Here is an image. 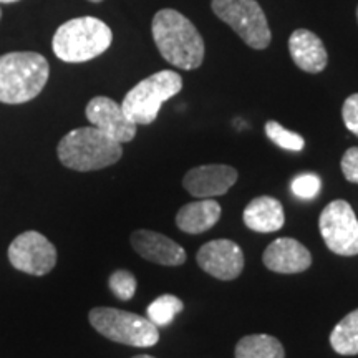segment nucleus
<instances>
[{
    "label": "nucleus",
    "instance_id": "b1692460",
    "mask_svg": "<svg viewBox=\"0 0 358 358\" xmlns=\"http://www.w3.org/2000/svg\"><path fill=\"white\" fill-rule=\"evenodd\" d=\"M342 118L348 131L358 136V93H353L343 101Z\"/></svg>",
    "mask_w": 358,
    "mask_h": 358
},
{
    "label": "nucleus",
    "instance_id": "4468645a",
    "mask_svg": "<svg viewBox=\"0 0 358 358\" xmlns=\"http://www.w3.org/2000/svg\"><path fill=\"white\" fill-rule=\"evenodd\" d=\"M131 245L146 261L159 266L176 267L186 262V250L168 236L150 229H138L131 234Z\"/></svg>",
    "mask_w": 358,
    "mask_h": 358
},
{
    "label": "nucleus",
    "instance_id": "393cba45",
    "mask_svg": "<svg viewBox=\"0 0 358 358\" xmlns=\"http://www.w3.org/2000/svg\"><path fill=\"white\" fill-rule=\"evenodd\" d=\"M340 168H342V173L347 181L358 185V146H353L345 151Z\"/></svg>",
    "mask_w": 358,
    "mask_h": 358
},
{
    "label": "nucleus",
    "instance_id": "20e7f679",
    "mask_svg": "<svg viewBox=\"0 0 358 358\" xmlns=\"http://www.w3.org/2000/svg\"><path fill=\"white\" fill-rule=\"evenodd\" d=\"M113 42V32L96 17H77L57 29L52 48L66 64H83L100 57Z\"/></svg>",
    "mask_w": 358,
    "mask_h": 358
},
{
    "label": "nucleus",
    "instance_id": "412c9836",
    "mask_svg": "<svg viewBox=\"0 0 358 358\" xmlns=\"http://www.w3.org/2000/svg\"><path fill=\"white\" fill-rule=\"evenodd\" d=\"M266 134L268 140L282 148V150L302 151L303 146H306V140H303L301 134L290 131V129L284 128L280 123L274 122V120L266 123Z\"/></svg>",
    "mask_w": 358,
    "mask_h": 358
},
{
    "label": "nucleus",
    "instance_id": "0eeeda50",
    "mask_svg": "<svg viewBox=\"0 0 358 358\" xmlns=\"http://www.w3.org/2000/svg\"><path fill=\"white\" fill-rule=\"evenodd\" d=\"M211 8L250 48L264 50L271 45V29L257 0H213Z\"/></svg>",
    "mask_w": 358,
    "mask_h": 358
},
{
    "label": "nucleus",
    "instance_id": "4be33fe9",
    "mask_svg": "<svg viewBox=\"0 0 358 358\" xmlns=\"http://www.w3.org/2000/svg\"><path fill=\"white\" fill-rule=\"evenodd\" d=\"M108 287L111 292L115 294L116 299L127 302V301H131L133 295L136 294L138 282H136V277H134L131 272L124 271V268H120V271H116L110 275Z\"/></svg>",
    "mask_w": 358,
    "mask_h": 358
},
{
    "label": "nucleus",
    "instance_id": "f257e3e1",
    "mask_svg": "<svg viewBox=\"0 0 358 358\" xmlns=\"http://www.w3.org/2000/svg\"><path fill=\"white\" fill-rule=\"evenodd\" d=\"M151 34L161 57L181 70H196L204 60V40L189 19L174 8L156 12Z\"/></svg>",
    "mask_w": 358,
    "mask_h": 358
},
{
    "label": "nucleus",
    "instance_id": "5701e85b",
    "mask_svg": "<svg viewBox=\"0 0 358 358\" xmlns=\"http://www.w3.org/2000/svg\"><path fill=\"white\" fill-rule=\"evenodd\" d=\"M292 192L302 201H312L319 196L322 189V179L317 174L306 173L297 176L292 181Z\"/></svg>",
    "mask_w": 358,
    "mask_h": 358
},
{
    "label": "nucleus",
    "instance_id": "ddd939ff",
    "mask_svg": "<svg viewBox=\"0 0 358 358\" xmlns=\"http://www.w3.org/2000/svg\"><path fill=\"white\" fill-rule=\"evenodd\" d=\"M262 262L277 274H301L312 266V254L297 239L280 237L267 245Z\"/></svg>",
    "mask_w": 358,
    "mask_h": 358
},
{
    "label": "nucleus",
    "instance_id": "1a4fd4ad",
    "mask_svg": "<svg viewBox=\"0 0 358 358\" xmlns=\"http://www.w3.org/2000/svg\"><path fill=\"white\" fill-rule=\"evenodd\" d=\"M8 262L13 268L30 275H47L57 264V249L38 231H27L8 245Z\"/></svg>",
    "mask_w": 358,
    "mask_h": 358
},
{
    "label": "nucleus",
    "instance_id": "a878e982",
    "mask_svg": "<svg viewBox=\"0 0 358 358\" xmlns=\"http://www.w3.org/2000/svg\"><path fill=\"white\" fill-rule=\"evenodd\" d=\"M13 2H19V0H0V3H13Z\"/></svg>",
    "mask_w": 358,
    "mask_h": 358
},
{
    "label": "nucleus",
    "instance_id": "c85d7f7f",
    "mask_svg": "<svg viewBox=\"0 0 358 358\" xmlns=\"http://www.w3.org/2000/svg\"><path fill=\"white\" fill-rule=\"evenodd\" d=\"M357 20H358V7H357Z\"/></svg>",
    "mask_w": 358,
    "mask_h": 358
},
{
    "label": "nucleus",
    "instance_id": "6e6552de",
    "mask_svg": "<svg viewBox=\"0 0 358 358\" xmlns=\"http://www.w3.org/2000/svg\"><path fill=\"white\" fill-rule=\"evenodd\" d=\"M319 229L325 245L334 254L345 257L358 254V219L347 201L335 199L325 206Z\"/></svg>",
    "mask_w": 358,
    "mask_h": 358
},
{
    "label": "nucleus",
    "instance_id": "cd10ccee",
    "mask_svg": "<svg viewBox=\"0 0 358 358\" xmlns=\"http://www.w3.org/2000/svg\"><path fill=\"white\" fill-rule=\"evenodd\" d=\"M90 2H93V3H100V2H103V0H90Z\"/></svg>",
    "mask_w": 358,
    "mask_h": 358
},
{
    "label": "nucleus",
    "instance_id": "f3484780",
    "mask_svg": "<svg viewBox=\"0 0 358 358\" xmlns=\"http://www.w3.org/2000/svg\"><path fill=\"white\" fill-rule=\"evenodd\" d=\"M221 213V206L214 199H198L179 209L176 226L186 234H203L216 226Z\"/></svg>",
    "mask_w": 358,
    "mask_h": 358
},
{
    "label": "nucleus",
    "instance_id": "a211bd4d",
    "mask_svg": "<svg viewBox=\"0 0 358 358\" xmlns=\"http://www.w3.org/2000/svg\"><path fill=\"white\" fill-rule=\"evenodd\" d=\"M234 355L236 358H285V350L272 335L254 334L237 342Z\"/></svg>",
    "mask_w": 358,
    "mask_h": 358
},
{
    "label": "nucleus",
    "instance_id": "423d86ee",
    "mask_svg": "<svg viewBox=\"0 0 358 358\" xmlns=\"http://www.w3.org/2000/svg\"><path fill=\"white\" fill-rule=\"evenodd\" d=\"M182 90L181 75L173 70H161L141 80L123 98L122 108L136 124H151L158 116L161 105L176 96Z\"/></svg>",
    "mask_w": 358,
    "mask_h": 358
},
{
    "label": "nucleus",
    "instance_id": "f8f14e48",
    "mask_svg": "<svg viewBox=\"0 0 358 358\" xmlns=\"http://www.w3.org/2000/svg\"><path fill=\"white\" fill-rule=\"evenodd\" d=\"M239 174L227 164H204L185 174L182 186L198 199H213L226 194L236 185Z\"/></svg>",
    "mask_w": 358,
    "mask_h": 358
},
{
    "label": "nucleus",
    "instance_id": "9b49d317",
    "mask_svg": "<svg viewBox=\"0 0 358 358\" xmlns=\"http://www.w3.org/2000/svg\"><path fill=\"white\" fill-rule=\"evenodd\" d=\"M87 120L120 145L129 143L136 136V123H133L124 113L122 105L108 96H95L90 100L85 110Z\"/></svg>",
    "mask_w": 358,
    "mask_h": 358
},
{
    "label": "nucleus",
    "instance_id": "2eb2a0df",
    "mask_svg": "<svg viewBox=\"0 0 358 358\" xmlns=\"http://www.w3.org/2000/svg\"><path fill=\"white\" fill-rule=\"evenodd\" d=\"M289 52L294 64L307 73H320L329 64V53L319 35L308 29H297L289 38Z\"/></svg>",
    "mask_w": 358,
    "mask_h": 358
},
{
    "label": "nucleus",
    "instance_id": "39448f33",
    "mask_svg": "<svg viewBox=\"0 0 358 358\" xmlns=\"http://www.w3.org/2000/svg\"><path fill=\"white\" fill-rule=\"evenodd\" d=\"M88 320L98 334L123 345L148 348L156 345L159 340L158 327L146 317L133 312L115 307H95L90 310Z\"/></svg>",
    "mask_w": 358,
    "mask_h": 358
},
{
    "label": "nucleus",
    "instance_id": "f03ea898",
    "mask_svg": "<svg viewBox=\"0 0 358 358\" xmlns=\"http://www.w3.org/2000/svg\"><path fill=\"white\" fill-rule=\"evenodd\" d=\"M50 77L47 58L37 52L0 55V103L22 105L37 98Z\"/></svg>",
    "mask_w": 358,
    "mask_h": 358
},
{
    "label": "nucleus",
    "instance_id": "c756f323",
    "mask_svg": "<svg viewBox=\"0 0 358 358\" xmlns=\"http://www.w3.org/2000/svg\"><path fill=\"white\" fill-rule=\"evenodd\" d=\"M0 19H2V10H0Z\"/></svg>",
    "mask_w": 358,
    "mask_h": 358
},
{
    "label": "nucleus",
    "instance_id": "aec40b11",
    "mask_svg": "<svg viewBox=\"0 0 358 358\" xmlns=\"http://www.w3.org/2000/svg\"><path fill=\"white\" fill-rule=\"evenodd\" d=\"M185 303L176 295L163 294L155 299L146 308V319L153 322L156 327H166L174 320L178 313L182 312Z\"/></svg>",
    "mask_w": 358,
    "mask_h": 358
},
{
    "label": "nucleus",
    "instance_id": "7ed1b4c3",
    "mask_svg": "<svg viewBox=\"0 0 358 358\" xmlns=\"http://www.w3.org/2000/svg\"><path fill=\"white\" fill-rule=\"evenodd\" d=\"M57 155L65 168L87 173L113 166L123 156V148L95 127L71 129L58 143Z\"/></svg>",
    "mask_w": 358,
    "mask_h": 358
},
{
    "label": "nucleus",
    "instance_id": "9d476101",
    "mask_svg": "<svg viewBox=\"0 0 358 358\" xmlns=\"http://www.w3.org/2000/svg\"><path fill=\"white\" fill-rule=\"evenodd\" d=\"M198 266L206 274L219 280H234L244 268L243 249L234 241L216 239L206 243L196 256Z\"/></svg>",
    "mask_w": 358,
    "mask_h": 358
},
{
    "label": "nucleus",
    "instance_id": "6ab92c4d",
    "mask_svg": "<svg viewBox=\"0 0 358 358\" xmlns=\"http://www.w3.org/2000/svg\"><path fill=\"white\" fill-rule=\"evenodd\" d=\"M330 345L338 355H358V308L335 325L330 334Z\"/></svg>",
    "mask_w": 358,
    "mask_h": 358
},
{
    "label": "nucleus",
    "instance_id": "dca6fc26",
    "mask_svg": "<svg viewBox=\"0 0 358 358\" xmlns=\"http://www.w3.org/2000/svg\"><path fill=\"white\" fill-rule=\"evenodd\" d=\"M244 224L250 231L275 232L284 227L285 214L282 203L272 196H259L245 206L243 214Z\"/></svg>",
    "mask_w": 358,
    "mask_h": 358
},
{
    "label": "nucleus",
    "instance_id": "bb28decb",
    "mask_svg": "<svg viewBox=\"0 0 358 358\" xmlns=\"http://www.w3.org/2000/svg\"><path fill=\"white\" fill-rule=\"evenodd\" d=\"M133 358H155V357H151V355H136V357H133Z\"/></svg>",
    "mask_w": 358,
    "mask_h": 358
}]
</instances>
